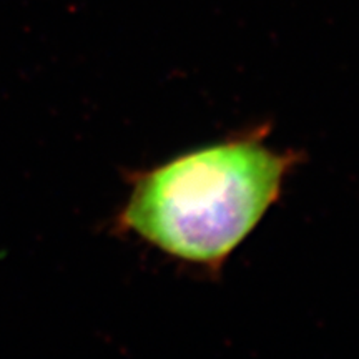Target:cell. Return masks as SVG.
I'll list each match as a JSON object with an SVG mask.
<instances>
[{
  "mask_svg": "<svg viewBox=\"0 0 359 359\" xmlns=\"http://www.w3.org/2000/svg\"><path fill=\"white\" fill-rule=\"evenodd\" d=\"M259 123L127 175L114 230L217 276L248 240L304 155L269 145Z\"/></svg>",
  "mask_w": 359,
  "mask_h": 359,
  "instance_id": "obj_1",
  "label": "cell"
}]
</instances>
